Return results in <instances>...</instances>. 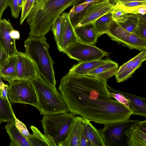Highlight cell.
I'll return each mask as SVG.
<instances>
[{
	"mask_svg": "<svg viewBox=\"0 0 146 146\" xmlns=\"http://www.w3.org/2000/svg\"><path fill=\"white\" fill-rule=\"evenodd\" d=\"M97 2H98L86 3L76 6H73L68 13V15L74 28L78 19L87 9L93 4Z\"/></svg>",
	"mask_w": 146,
	"mask_h": 146,
	"instance_id": "26",
	"label": "cell"
},
{
	"mask_svg": "<svg viewBox=\"0 0 146 146\" xmlns=\"http://www.w3.org/2000/svg\"><path fill=\"white\" fill-rule=\"evenodd\" d=\"M63 52L70 58L80 62L101 59L109 53L93 45L82 43L78 40Z\"/></svg>",
	"mask_w": 146,
	"mask_h": 146,
	"instance_id": "8",
	"label": "cell"
},
{
	"mask_svg": "<svg viewBox=\"0 0 146 146\" xmlns=\"http://www.w3.org/2000/svg\"><path fill=\"white\" fill-rule=\"evenodd\" d=\"M17 57V79L30 80L36 77L39 74L33 61L25 53L18 51Z\"/></svg>",
	"mask_w": 146,
	"mask_h": 146,
	"instance_id": "11",
	"label": "cell"
},
{
	"mask_svg": "<svg viewBox=\"0 0 146 146\" xmlns=\"http://www.w3.org/2000/svg\"><path fill=\"white\" fill-rule=\"evenodd\" d=\"M9 6V0H0V20L5 9Z\"/></svg>",
	"mask_w": 146,
	"mask_h": 146,
	"instance_id": "39",
	"label": "cell"
},
{
	"mask_svg": "<svg viewBox=\"0 0 146 146\" xmlns=\"http://www.w3.org/2000/svg\"><path fill=\"white\" fill-rule=\"evenodd\" d=\"M26 54L34 62L39 74L50 85L56 87L54 62L49 55L45 36H29L24 42Z\"/></svg>",
	"mask_w": 146,
	"mask_h": 146,
	"instance_id": "3",
	"label": "cell"
},
{
	"mask_svg": "<svg viewBox=\"0 0 146 146\" xmlns=\"http://www.w3.org/2000/svg\"><path fill=\"white\" fill-rule=\"evenodd\" d=\"M1 123V122L0 121V124Z\"/></svg>",
	"mask_w": 146,
	"mask_h": 146,
	"instance_id": "45",
	"label": "cell"
},
{
	"mask_svg": "<svg viewBox=\"0 0 146 146\" xmlns=\"http://www.w3.org/2000/svg\"><path fill=\"white\" fill-rule=\"evenodd\" d=\"M10 35L11 38L15 40L19 39L20 38V33L18 31L13 30L11 31Z\"/></svg>",
	"mask_w": 146,
	"mask_h": 146,
	"instance_id": "42",
	"label": "cell"
},
{
	"mask_svg": "<svg viewBox=\"0 0 146 146\" xmlns=\"http://www.w3.org/2000/svg\"><path fill=\"white\" fill-rule=\"evenodd\" d=\"M129 100L130 104V110L132 115L141 116L146 117V99L116 89Z\"/></svg>",
	"mask_w": 146,
	"mask_h": 146,
	"instance_id": "18",
	"label": "cell"
},
{
	"mask_svg": "<svg viewBox=\"0 0 146 146\" xmlns=\"http://www.w3.org/2000/svg\"><path fill=\"white\" fill-rule=\"evenodd\" d=\"M82 136L88 142L89 146H105L99 130L87 120L84 127Z\"/></svg>",
	"mask_w": 146,
	"mask_h": 146,
	"instance_id": "19",
	"label": "cell"
},
{
	"mask_svg": "<svg viewBox=\"0 0 146 146\" xmlns=\"http://www.w3.org/2000/svg\"><path fill=\"white\" fill-rule=\"evenodd\" d=\"M30 127L33 133L30 137L26 138L30 146H51L45 135L38 128L33 125Z\"/></svg>",
	"mask_w": 146,
	"mask_h": 146,
	"instance_id": "24",
	"label": "cell"
},
{
	"mask_svg": "<svg viewBox=\"0 0 146 146\" xmlns=\"http://www.w3.org/2000/svg\"><path fill=\"white\" fill-rule=\"evenodd\" d=\"M127 146H146V121L140 120L125 132Z\"/></svg>",
	"mask_w": 146,
	"mask_h": 146,
	"instance_id": "13",
	"label": "cell"
},
{
	"mask_svg": "<svg viewBox=\"0 0 146 146\" xmlns=\"http://www.w3.org/2000/svg\"><path fill=\"white\" fill-rule=\"evenodd\" d=\"M113 21L111 12L103 15L95 21L94 25L99 36L106 33Z\"/></svg>",
	"mask_w": 146,
	"mask_h": 146,
	"instance_id": "23",
	"label": "cell"
},
{
	"mask_svg": "<svg viewBox=\"0 0 146 146\" xmlns=\"http://www.w3.org/2000/svg\"><path fill=\"white\" fill-rule=\"evenodd\" d=\"M51 30H52L58 49L60 51L62 31L60 15L54 22Z\"/></svg>",
	"mask_w": 146,
	"mask_h": 146,
	"instance_id": "31",
	"label": "cell"
},
{
	"mask_svg": "<svg viewBox=\"0 0 146 146\" xmlns=\"http://www.w3.org/2000/svg\"><path fill=\"white\" fill-rule=\"evenodd\" d=\"M109 0H104L93 4L86 10L77 22L75 27L90 23H94L99 18L111 12L114 8Z\"/></svg>",
	"mask_w": 146,
	"mask_h": 146,
	"instance_id": "10",
	"label": "cell"
},
{
	"mask_svg": "<svg viewBox=\"0 0 146 146\" xmlns=\"http://www.w3.org/2000/svg\"><path fill=\"white\" fill-rule=\"evenodd\" d=\"M24 2V0H18V6L21 9V10Z\"/></svg>",
	"mask_w": 146,
	"mask_h": 146,
	"instance_id": "44",
	"label": "cell"
},
{
	"mask_svg": "<svg viewBox=\"0 0 146 146\" xmlns=\"http://www.w3.org/2000/svg\"><path fill=\"white\" fill-rule=\"evenodd\" d=\"M14 114L9 100H3L0 96V121L1 122L13 121Z\"/></svg>",
	"mask_w": 146,
	"mask_h": 146,
	"instance_id": "25",
	"label": "cell"
},
{
	"mask_svg": "<svg viewBox=\"0 0 146 146\" xmlns=\"http://www.w3.org/2000/svg\"><path fill=\"white\" fill-rule=\"evenodd\" d=\"M14 116L16 126L20 132L26 138L30 137L31 134L29 133L25 125L17 118L15 114Z\"/></svg>",
	"mask_w": 146,
	"mask_h": 146,
	"instance_id": "33",
	"label": "cell"
},
{
	"mask_svg": "<svg viewBox=\"0 0 146 146\" xmlns=\"http://www.w3.org/2000/svg\"><path fill=\"white\" fill-rule=\"evenodd\" d=\"M37 98L35 107L41 115H51L70 112L61 93L49 84L39 74L31 80Z\"/></svg>",
	"mask_w": 146,
	"mask_h": 146,
	"instance_id": "4",
	"label": "cell"
},
{
	"mask_svg": "<svg viewBox=\"0 0 146 146\" xmlns=\"http://www.w3.org/2000/svg\"><path fill=\"white\" fill-rule=\"evenodd\" d=\"M77 0H38L27 18L29 36H45L61 14Z\"/></svg>",
	"mask_w": 146,
	"mask_h": 146,
	"instance_id": "2",
	"label": "cell"
},
{
	"mask_svg": "<svg viewBox=\"0 0 146 146\" xmlns=\"http://www.w3.org/2000/svg\"><path fill=\"white\" fill-rule=\"evenodd\" d=\"M117 70L118 68L113 69L92 76L104 79L107 82L109 78L115 75Z\"/></svg>",
	"mask_w": 146,
	"mask_h": 146,
	"instance_id": "36",
	"label": "cell"
},
{
	"mask_svg": "<svg viewBox=\"0 0 146 146\" xmlns=\"http://www.w3.org/2000/svg\"><path fill=\"white\" fill-rule=\"evenodd\" d=\"M139 18L137 14L129 13L117 23L129 32L132 33L138 24Z\"/></svg>",
	"mask_w": 146,
	"mask_h": 146,
	"instance_id": "27",
	"label": "cell"
},
{
	"mask_svg": "<svg viewBox=\"0 0 146 146\" xmlns=\"http://www.w3.org/2000/svg\"><path fill=\"white\" fill-rule=\"evenodd\" d=\"M131 13L139 14L143 15H146V4L141 6L132 12Z\"/></svg>",
	"mask_w": 146,
	"mask_h": 146,
	"instance_id": "40",
	"label": "cell"
},
{
	"mask_svg": "<svg viewBox=\"0 0 146 146\" xmlns=\"http://www.w3.org/2000/svg\"><path fill=\"white\" fill-rule=\"evenodd\" d=\"M17 65L16 55L9 56L0 70V78L9 83L16 80Z\"/></svg>",
	"mask_w": 146,
	"mask_h": 146,
	"instance_id": "21",
	"label": "cell"
},
{
	"mask_svg": "<svg viewBox=\"0 0 146 146\" xmlns=\"http://www.w3.org/2000/svg\"><path fill=\"white\" fill-rule=\"evenodd\" d=\"M146 60V50L141 51L131 59L119 67L115 75L118 83L130 78Z\"/></svg>",
	"mask_w": 146,
	"mask_h": 146,
	"instance_id": "12",
	"label": "cell"
},
{
	"mask_svg": "<svg viewBox=\"0 0 146 146\" xmlns=\"http://www.w3.org/2000/svg\"><path fill=\"white\" fill-rule=\"evenodd\" d=\"M106 34L112 40L123 44L130 49L141 52L146 50V40L127 31L113 20Z\"/></svg>",
	"mask_w": 146,
	"mask_h": 146,
	"instance_id": "9",
	"label": "cell"
},
{
	"mask_svg": "<svg viewBox=\"0 0 146 146\" xmlns=\"http://www.w3.org/2000/svg\"><path fill=\"white\" fill-rule=\"evenodd\" d=\"M104 0H78L73 6H76L86 3L93 2H100Z\"/></svg>",
	"mask_w": 146,
	"mask_h": 146,
	"instance_id": "41",
	"label": "cell"
},
{
	"mask_svg": "<svg viewBox=\"0 0 146 146\" xmlns=\"http://www.w3.org/2000/svg\"><path fill=\"white\" fill-rule=\"evenodd\" d=\"M9 6L11 8L13 17L17 18L21 10L18 6V0H9Z\"/></svg>",
	"mask_w": 146,
	"mask_h": 146,
	"instance_id": "35",
	"label": "cell"
},
{
	"mask_svg": "<svg viewBox=\"0 0 146 146\" xmlns=\"http://www.w3.org/2000/svg\"><path fill=\"white\" fill-rule=\"evenodd\" d=\"M116 3H121L133 1H146V0H113Z\"/></svg>",
	"mask_w": 146,
	"mask_h": 146,
	"instance_id": "43",
	"label": "cell"
},
{
	"mask_svg": "<svg viewBox=\"0 0 146 146\" xmlns=\"http://www.w3.org/2000/svg\"><path fill=\"white\" fill-rule=\"evenodd\" d=\"M110 59H100L80 62L74 65L69 70L68 73L77 75H85L99 66L107 62Z\"/></svg>",
	"mask_w": 146,
	"mask_h": 146,
	"instance_id": "20",
	"label": "cell"
},
{
	"mask_svg": "<svg viewBox=\"0 0 146 146\" xmlns=\"http://www.w3.org/2000/svg\"><path fill=\"white\" fill-rule=\"evenodd\" d=\"M107 85L97 79L82 78L67 84L61 93L70 112L90 121L105 125L130 118L131 111L112 98Z\"/></svg>",
	"mask_w": 146,
	"mask_h": 146,
	"instance_id": "1",
	"label": "cell"
},
{
	"mask_svg": "<svg viewBox=\"0 0 146 146\" xmlns=\"http://www.w3.org/2000/svg\"><path fill=\"white\" fill-rule=\"evenodd\" d=\"M86 121L82 117H75L67 137L60 146H79L80 137Z\"/></svg>",
	"mask_w": 146,
	"mask_h": 146,
	"instance_id": "16",
	"label": "cell"
},
{
	"mask_svg": "<svg viewBox=\"0 0 146 146\" xmlns=\"http://www.w3.org/2000/svg\"><path fill=\"white\" fill-rule=\"evenodd\" d=\"M60 16L62 31L60 51L63 52L65 49L78 40L68 13L63 12Z\"/></svg>",
	"mask_w": 146,
	"mask_h": 146,
	"instance_id": "15",
	"label": "cell"
},
{
	"mask_svg": "<svg viewBox=\"0 0 146 146\" xmlns=\"http://www.w3.org/2000/svg\"><path fill=\"white\" fill-rule=\"evenodd\" d=\"M75 117L70 112L44 115L40 122L51 146H60L65 140Z\"/></svg>",
	"mask_w": 146,
	"mask_h": 146,
	"instance_id": "5",
	"label": "cell"
},
{
	"mask_svg": "<svg viewBox=\"0 0 146 146\" xmlns=\"http://www.w3.org/2000/svg\"><path fill=\"white\" fill-rule=\"evenodd\" d=\"M38 0H25L22 9L20 24L21 25L29 14Z\"/></svg>",
	"mask_w": 146,
	"mask_h": 146,
	"instance_id": "32",
	"label": "cell"
},
{
	"mask_svg": "<svg viewBox=\"0 0 146 146\" xmlns=\"http://www.w3.org/2000/svg\"><path fill=\"white\" fill-rule=\"evenodd\" d=\"M111 13L113 20L117 23L120 21L125 15L128 14L124 10L115 7Z\"/></svg>",
	"mask_w": 146,
	"mask_h": 146,
	"instance_id": "34",
	"label": "cell"
},
{
	"mask_svg": "<svg viewBox=\"0 0 146 146\" xmlns=\"http://www.w3.org/2000/svg\"><path fill=\"white\" fill-rule=\"evenodd\" d=\"M5 128L10 137L9 146H30L26 138L17 127L15 121L9 122Z\"/></svg>",
	"mask_w": 146,
	"mask_h": 146,
	"instance_id": "22",
	"label": "cell"
},
{
	"mask_svg": "<svg viewBox=\"0 0 146 146\" xmlns=\"http://www.w3.org/2000/svg\"><path fill=\"white\" fill-rule=\"evenodd\" d=\"M146 4V1H129L121 3H116L115 7L121 9L128 14L131 13L138 7Z\"/></svg>",
	"mask_w": 146,
	"mask_h": 146,
	"instance_id": "30",
	"label": "cell"
},
{
	"mask_svg": "<svg viewBox=\"0 0 146 146\" xmlns=\"http://www.w3.org/2000/svg\"><path fill=\"white\" fill-rule=\"evenodd\" d=\"M9 57L0 45V70Z\"/></svg>",
	"mask_w": 146,
	"mask_h": 146,
	"instance_id": "38",
	"label": "cell"
},
{
	"mask_svg": "<svg viewBox=\"0 0 146 146\" xmlns=\"http://www.w3.org/2000/svg\"><path fill=\"white\" fill-rule=\"evenodd\" d=\"M140 120L130 118L123 121L104 125L99 130L105 146H127L125 132L132 125Z\"/></svg>",
	"mask_w": 146,
	"mask_h": 146,
	"instance_id": "6",
	"label": "cell"
},
{
	"mask_svg": "<svg viewBox=\"0 0 146 146\" xmlns=\"http://www.w3.org/2000/svg\"><path fill=\"white\" fill-rule=\"evenodd\" d=\"M74 28L78 40L82 43L94 45L99 37L94 23H89Z\"/></svg>",
	"mask_w": 146,
	"mask_h": 146,
	"instance_id": "17",
	"label": "cell"
},
{
	"mask_svg": "<svg viewBox=\"0 0 146 146\" xmlns=\"http://www.w3.org/2000/svg\"><path fill=\"white\" fill-rule=\"evenodd\" d=\"M9 87V86L4 84L0 78V96L3 100H9L7 97Z\"/></svg>",
	"mask_w": 146,
	"mask_h": 146,
	"instance_id": "37",
	"label": "cell"
},
{
	"mask_svg": "<svg viewBox=\"0 0 146 146\" xmlns=\"http://www.w3.org/2000/svg\"><path fill=\"white\" fill-rule=\"evenodd\" d=\"M13 29L11 23L6 19L0 20V45L9 56L15 55L18 52L16 40L12 38L10 35Z\"/></svg>",
	"mask_w": 146,
	"mask_h": 146,
	"instance_id": "14",
	"label": "cell"
},
{
	"mask_svg": "<svg viewBox=\"0 0 146 146\" xmlns=\"http://www.w3.org/2000/svg\"><path fill=\"white\" fill-rule=\"evenodd\" d=\"M7 97L10 103L28 104L35 107L37 105L36 92L31 80H15L9 83Z\"/></svg>",
	"mask_w": 146,
	"mask_h": 146,
	"instance_id": "7",
	"label": "cell"
},
{
	"mask_svg": "<svg viewBox=\"0 0 146 146\" xmlns=\"http://www.w3.org/2000/svg\"><path fill=\"white\" fill-rule=\"evenodd\" d=\"M118 68V64L110 59L108 62L99 66L88 73L86 75L94 76L113 69Z\"/></svg>",
	"mask_w": 146,
	"mask_h": 146,
	"instance_id": "29",
	"label": "cell"
},
{
	"mask_svg": "<svg viewBox=\"0 0 146 146\" xmlns=\"http://www.w3.org/2000/svg\"><path fill=\"white\" fill-rule=\"evenodd\" d=\"M25 0H24V1H25Z\"/></svg>",
	"mask_w": 146,
	"mask_h": 146,
	"instance_id": "46",
	"label": "cell"
},
{
	"mask_svg": "<svg viewBox=\"0 0 146 146\" xmlns=\"http://www.w3.org/2000/svg\"><path fill=\"white\" fill-rule=\"evenodd\" d=\"M137 15L139 18V22L132 33L139 37L146 40V15Z\"/></svg>",
	"mask_w": 146,
	"mask_h": 146,
	"instance_id": "28",
	"label": "cell"
}]
</instances>
